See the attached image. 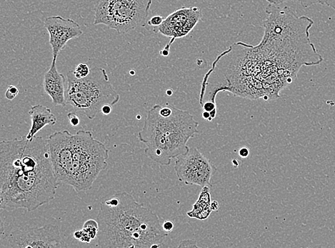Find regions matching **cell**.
<instances>
[{"label": "cell", "mask_w": 335, "mask_h": 248, "mask_svg": "<svg viewBox=\"0 0 335 248\" xmlns=\"http://www.w3.org/2000/svg\"><path fill=\"white\" fill-rule=\"evenodd\" d=\"M323 59L302 34L282 25H264L258 45L238 42L217 56L204 76L200 103L208 92V100L213 102L218 92L226 91L244 98H279L302 66L318 65Z\"/></svg>", "instance_id": "6da1fadb"}, {"label": "cell", "mask_w": 335, "mask_h": 248, "mask_svg": "<svg viewBox=\"0 0 335 248\" xmlns=\"http://www.w3.org/2000/svg\"><path fill=\"white\" fill-rule=\"evenodd\" d=\"M60 185L54 174L48 139L34 137L0 142V207L28 212L55 198Z\"/></svg>", "instance_id": "7a4b0ae2"}, {"label": "cell", "mask_w": 335, "mask_h": 248, "mask_svg": "<svg viewBox=\"0 0 335 248\" xmlns=\"http://www.w3.org/2000/svg\"><path fill=\"white\" fill-rule=\"evenodd\" d=\"M119 204L101 203L97 220L99 231L97 247L157 248L168 236L156 213L139 204L126 192L115 194Z\"/></svg>", "instance_id": "3957f363"}, {"label": "cell", "mask_w": 335, "mask_h": 248, "mask_svg": "<svg viewBox=\"0 0 335 248\" xmlns=\"http://www.w3.org/2000/svg\"><path fill=\"white\" fill-rule=\"evenodd\" d=\"M199 123L189 112L166 104L155 105L148 112L142 130L137 134L146 146L144 154L163 166L189 151L188 141L200 133Z\"/></svg>", "instance_id": "277c9868"}, {"label": "cell", "mask_w": 335, "mask_h": 248, "mask_svg": "<svg viewBox=\"0 0 335 248\" xmlns=\"http://www.w3.org/2000/svg\"><path fill=\"white\" fill-rule=\"evenodd\" d=\"M67 77V104L82 112L90 120L95 118L105 105L115 106L120 99L104 68H92L90 75L81 79H77L73 71H69Z\"/></svg>", "instance_id": "5b68a950"}, {"label": "cell", "mask_w": 335, "mask_h": 248, "mask_svg": "<svg viewBox=\"0 0 335 248\" xmlns=\"http://www.w3.org/2000/svg\"><path fill=\"white\" fill-rule=\"evenodd\" d=\"M109 150L90 130L73 135V166L70 186L77 193L91 189L99 173L108 166Z\"/></svg>", "instance_id": "8992f818"}, {"label": "cell", "mask_w": 335, "mask_h": 248, "mask_svg": "<svg viewBox=\"0 0 335 248\" xmlns=\"http://www.w3.org/2000/svg\"><path fill=\"white\" fill-rule=\"evenodd\" d=\"M153 0H100L94 25H104L119 34L145 27Z\"/></svg>", "instance_id": "52a82bcc"}, {"label": "cell", "mask_w": 335, "mask_h": 248, "mask_svg": "<svg viewBox=\"0 0 335 248\" xmlns=\"http://www.w3.org/2000/svg\"><path fill=\"white\" fill-rule=\"evenodd\" d=\"M67 247L61 239L59 228L49 224L41 228L29 226L1 234V247L57 248Z\"/></svg>", "instance_id": "ba28073f"}, {"label": "cell", "mask_w": 335, "mask_h": 248, "mask_svg": "<svg viewBox=\"0 0 335 248\" xmlns=\"http://www.w3.org/2000/svg\"><path fill=\"white\" fill-rule=\"evenodd\" d=\"M175 170L180 182L202 188L213 186L212 178L217 171L215 164L195 148H190L187 153L177 157Z\"/></svg>", "instance_id": "9c48e42d"}, {"label": "cell", "mask_w": 335, "mask_h": 248, "mask_svg": "<svg viewBox=\"0 0 335 248\" xmlns=\"http://www.w3.org/2000/svg\"><path fill=\"white\" fill-rule=\"evenodd\" d=\"M202 14L199 7H181L168 15L162 24L154 28V32L171 38L160 51L162 57H168L170 48L177 39L186 37L202 19Z\"/></svg>", "instance_id": "30bf717a"}, {"label": "cell", "mask_w": 335, "mask_h": 248, "mask_svg": "<svg viewBox=\"0 0 335 248\" xmlns=\"http://www.w3.org/2000/svg\"><path fill=\"white\" fill-rule=\"evenodd\" d=\"M54 174L60 184L70 185L73 166V135L68 130L55 132L48 139Z\"/></svg>", "instance_id": "8fae6325"}, {"label": "cell", "mask_w": 335, "mask_h": 248, "mask_svg": "<svg viewBox=\"0 0 335 248\" xmlns=\"http://www.w3.org/2000/svg\"><path fill=\"white\" fill-rule=\"evenodd\" d=\"M44 24L50 34V45L53 59H57L59 52L65 48L69 41L83 34L80 25L73 19L61 16L47 17Z\"/></svg>", "instance_id": "7c38bea8"}, {"label": "cell", "mask_w": 335, "mask_h": 248, "mask_svg": "<svg viewBox=\"0 0 335 248\" xmlns=\"http://www.w3.org/2000/svg\"><path fill=\"white\" fill-rule=\"evenodd\" d=\"M57 61H52L51 66L48 72H45L43 88L45 93L48 94L52 99L55 106H67L66 90L65 88L64 75L58 71Z\"/></svg>", "instance_id": "4fadbf2b"}, {"label": "cell", "mask_w": 335, "mask_h": 248, "mask_svg": "<svg viewBox=\"0 0 335 248\" xmlns=\"http://www.w3.org/2000/svg\"><path fill=\"white\" fill-rule=\"evenodd\" d=\"M31 117L32 125L26 138L32 140L36 135L47 126H54L57 119L52 113L51 110L41 105L31 107L28 112Z\"/></svg>", "instance_id": "5bb4252c"}, {"label": "cell", "mask_w": 335, "mask_h": 248, "mask_svg": "<svg viewBox=\"0 0 335 248\" xmlns=\"http://www.w3.org/2000/svg\"><path fill=\"white\" fill-rule=\"evenodd\" d=\"M212 202L213 201L210 187L205 186L202 188L198 200L194 204L193 209L186 214L191 218H196L200 220H206L213 212Z\"/></svg>", "instance_id": "9a60e30c"}, {"label": "cell", "mask_w": 335, "mask_h": 248, "mask_svg": "<svg viewBox=\"0 0 335 248\" xmlns=\"http://www.w3.org/2000/svg\"><path fill=\"white\" fill-rule=\"evenodd\" d=\"M269 4L275 5H281L282 4L289 1L297 2L302 7L307 8L315 5H325L335 10V0H264Z\"/></svg>", "instance_id": "2e32d148"}, {"label": "cell", "mask_w": 335, "mask_h": 248, "mask_svg": "<svg viewBox=\"0 0 335 248\" xmlns=\"http://www.w3.org/2000/svg\"><path fill=\"white\" fill-rule=\"evenodd\" d=\"M82 230L92 239V240H94L97 238V235H98L99 231L98 222L97 220H92V219L87 220L83 225Z\"/></svg>", "instance_id": "e0dca14e"}, {"label": "cell", "mask_w": 335, "mask_h": 248, "mask_svg": "<svg viewBox=\"0 0 335 248\" xmlns=\"http://www.w3.org/2000/svg\"><path fill=\"white\" fill-rule=\"evenodd\" d=\"M91 69L89 68L88 65L86 63H80L76 67L74 70V75L77 79L85 78L90 75Z\"/></svg>", "instance_id": "ac0fdd59"}, {"label": "cell", "mask_w": 335, "mask_h": 248, "mask_svg": "<svg viewBox=\"0 0 335 248\" xmlns=\"http://www.w3.org/2000/svg\"><path fill=\"white\" fill-rule=\"evenodd\" d=\"M19 94V90L14 85H10L5 92V97L9 100H13Z\"/></svg>", "instance_id": "d6986e66"}, {"label": "cell", "mask_w": 335, "mask_h": 248, "mask_svg": "<svg viewBox=\"0 0 335 248\" xmlns=\"http://www.w3.org/2000/svg\"><path fill=\"white\" fill-rule=\"evenodd\" d=\"M202 108L203 111L209 112L217 111L216 102L211 100H207L205 102H204L202 106Z\"/></svg>", "instance_id": "ffe728a7"}, {"label": "cell", "mask_w": 335, "mask_h": 248, "mask_svg": "<svg viewBox=\"0 0 335 248\" xmlns=\"http://www.w3.org/2000/svg\"><path fill=\"white\" fill-rule=\"evenodd\" d=\"M164 18L160 15H156L153 16V17L150 18L149 21L148 22V25L150 26L154 27H158L159 25L162 24L163 21H164Z\"/></svg>", "instance_id": "44dd1931"}, {"label": "cell", "mask_w": 335, "mask_h": 248, "mask_svg": "<svg viewBox=\"0 0 335 248\" xmlns=\"http://www.w3.org/2000/svg\"><path fill=\"white\" fill-rule=\"evenodd\" d=\"M68 117L69 122H70V125L72 127L75 128V127L79 126V122H80V119H79V117H78V115L75 112H69Z\"/></svg>", "instance_id": "7402d4cb"}, {"label": "cell", "mask_w": 335, "mask_h": 248, "mask_svg": "<svg viewBox=\"0 0 335 248\" xmlns=\"http://www.w3.org/2000/svg\"><path fill=\"white\" fill-rule=\"evenodd\" d=\"M163 229L166 232V233H170L173 231L174 227H175V224H174L173 222L170 220L164 221V223L162 224Z\"/></svg>", "instance_id": "603a6c76"}, {"label": "cell", "mask_w": 335, "mask_h": 248, "mask_svg": "<svg viewBox=\"0 0 335 248\" xmlns=\"http://www.w3.org/2000/svg\"><path fill=\"white\" fill-rule=\"evenodd\" d=\"M238 153L242 158H247L249 155V149L247 147H242L239 150Z\"/></svg>", "instance_id": "cb8c5ba5"}, {"label": "cell", "mask_w": 335, "mask_h": 248, "mask_svg": "<svg viewBox=\"0 0 335 248\" xmlns=\"http://www.w3.org/2000/svg\"><path fill=\"white\" fill-rule=\"evenodd\" d=\"M178 247H197V245H196V243H195V242L192 241V240H184V241L180 242V244L179 245Z\"/></svg>", "instance_id": "d4e9b609"}, {"label": "cell", "mask_w": 335, "mask_h": 248, "mask_svg": "<svg viewBox=\"0 0 335 248\" xmlns=\"http://www.w3.org/2000/svg\"><path fill=\"white\" fill-rule=\"evenodd\" d=\"M101 112L104 115H110L112 112V106H110V105H105V106L102 107Z\"/></svg>", "instance_id": "484cf974"}, {"label": "cell", "mask_w": 335, "mask_h": 248, "mask_svg": "<svg viewBox=\"0 0 335 248\" xmlns=\"http://www.w3.org/2000/svg\"><path fill=\"white\" fill-rule=\"evenodd\" d=\"M81 236H82V229L76 230V231L74 232V238L76 239V240L80 241Z\"/></svg>", "instance_id": "4316f807"}, {"label": "cell", "mask_w": 335, "mask_h": 248, "mask_svg": "<svg viewBox=\"0 0 335 248\" xmlns=\"http://www.w3.org/2000/svg\"><path fill=\"white\" fill-rule=\"evenodd\" d=\"M202 117H203V119H206V120L210 121V122H211V121L213 119V117H212L211 115H210V112H209L204 111L202 112Z\"/></svg>", "instance_id": "83f0119b"}, {"label": "cell", "mask_w": 335, "mask_h": 248, "mask_svg": "<svg viewBox=\"0 0 335 248\" xmlns=\"http://www.w3.org/2000/svg\"><path fill=\"white\" fill-rule=\"evenodd\" d=\"M211 207L212 209H213V211H217L219 210V208H220V205H219V203L217 201L214 200L213 202H212Z\"/></svg>", "instance_id": "f1b7e54d"}, {"label": "cell", "mask_w": 335, "mask_h": 248, "mask_svg": "<svg viewBox=\"0 0 335 248\" xmlns=\"http://www.w3.org/2000/svg\"><path fill=\"white\" fill-rule=\"evenodd\" d=\"M232 162H233V166L235 167V168H238L239 167L238 160H237V159H233V161H232Z\"/></svg>", "instance_id": "f546056e"}, {"label": "cell", "mask_w": 335, "mask_h": 248, "mask_svg": "<svg viewBox=\"0 0 335 248\" xmlns=\"http://www.w3.org/2000/svg\"><path fill=\"white\" fill-rule=\"evenodd\" d=\"M173 90H170H170H168L166 91V95L168 96H172L173 95Z\"/></svg>", "instance_id": "4dcf8cb0"}, {"label": "cell", "mask_w": 335, "mask_h": 248, "mask_svg": "<svg viewBox=\"0 0 335 248\" xmlns=\"http://www.w3.org/2000/svg\"><path fill=\"white\" fill-rule=\"evenodd\" d=\"M130 75H135V70H130Z\"/></svg>", "instance_id": "1f68e13d"}, {"label": "cell", "mask_w": 335, "mask_h": 248, "mask_svg": "<svg viewBox=\"0 0 335 248\" xmlns=\"http://www.w3.org/2000/svg\"><path fill=\"white\" fill-rule=\"evenodd\" d=\"M136 118H137V119H142V116H141V115H137L136 116Z\"/></svg>", "instance_id": "d6a6232c"}]
</instances>
